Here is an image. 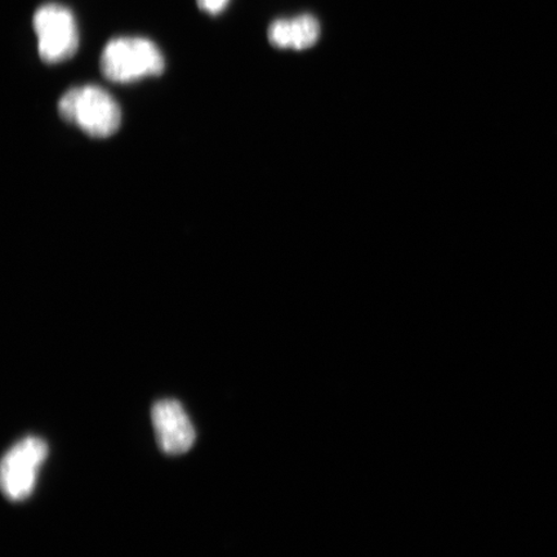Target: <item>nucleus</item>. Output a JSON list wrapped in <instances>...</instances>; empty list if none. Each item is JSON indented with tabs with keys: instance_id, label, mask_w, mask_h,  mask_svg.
I'll return each instance as SVG.
<instances>
[{
	"instance_id": "1",
	"label": "nucleus",
	"mask_w": 557,
	"mask_h": 557,
	"mask_svg": "<svg viewBox=\"0 0 557 557\" xmlns=\"http://www.w3.org/2000/svg\"><path fill=\"white\" fill-rule=\"evenodd\" d=\"M59 114L87 135L107 138L116 134L122 124L120 104L108 90L99 86H82L66 90L59 101Z\"/></svg>"
},
{
	"instance_id": "2",
	"label": "nucleus",
	"mask_w": 557,
	"mask_h": 557,
	"mask_svg": "<svg viewBox=\"0 0 557 557\" xmlns=\"http://www.w3.org/2000/svg\"><path fill=\"white\" fill-rule=\"evenodd\" d=\"M104 78L131 83L163 74L165 59L159 47L141 37L114 38L104 46L100 59Z\"/></svg>"
},
{
	"instance_id": "3",
	"label": "nucleus",
	"mask_w": 557,
	"mask_h": 557,
	"mask_svg": "<svg viewBox=\"0 0 557 557\" xmlns=\"http://www.w3.org/2000/svg\"><path fill=\"white\" fill-rule=\"evenodd\" d=\"M38 53L46 64H60L78 52L81 35L74 13L59 3L40 5L33 16Z\"/></svg>"
},
{
	"instance_id": "4",
	"label": "nucleus",
	"mask_w": 557,
	"mask_h": 557,
	"mask_svg": "<svg viewBox=\"0 0 557 557\" xmlns=\"http://www.w3.org/2000/svg\"><path fill=\"white\" fill-rule=\"evenodd\" d=\"M48 456L44 438L27 436L5 453L0 470V482L4 496L20 503L32 496L41 465Z\"/></svg>"
},
{
	"instance_id": "5",
	"label": "nucleus",
	"mask_w": 557,
	"mask_h": 557,
	"mask_svg": "<svg viewBox=\"0 0 557 557\" xmlns=\"http://www.w3.org/2000/svg\"><path fill=\"white\" fill-rule=\"evenodd\" d=\"M151 420L159 448L165 455H184L193 448L197 434L180 401L164 399L156 403L151 409Z\"/></svg>"
},
{
	"instance_id": "6",
	"label": "nucleus",
	"mask_w": 557,
	"mask_h": 557,
	"mask_svg": "<svg viewBox=\"0 0 557 557\" xmlns=\"http://www.w3.org/2000/svg\"><path fill=\"white\" fill-rule=\"evenodd\" d=\"M319 37V21L311 15L275 20L268 30L270 44L281 50H309L318 44Z\"/></svg>"
},
{
	"instance_id": "7",
	"label": "nucleus",
	"mask_w": 557,
	"mask_h": 557,
	"mask_svg": "<svg viewBox=\"0 0 557 557\" xmlns=\"http://www.w3.org/2000/svg\"><path fill=\"white\" fill-rule=\"evenodd\" d=\"M228 2L230 0H197L199 9L212 16L220 15Z\"/></svg>"
}]
</instances>
